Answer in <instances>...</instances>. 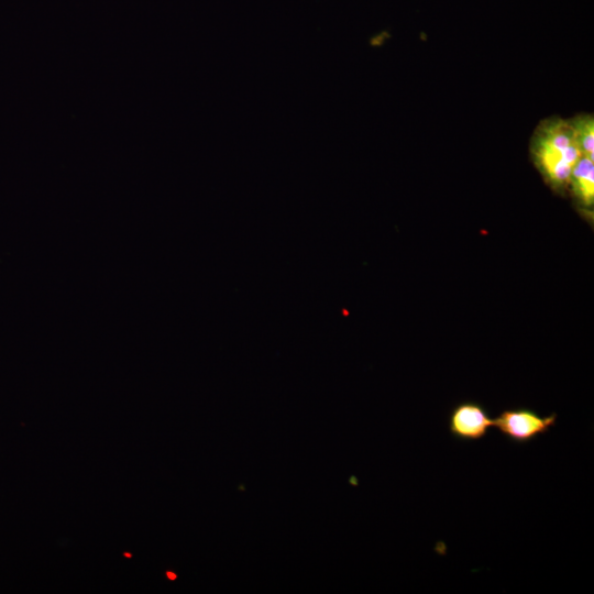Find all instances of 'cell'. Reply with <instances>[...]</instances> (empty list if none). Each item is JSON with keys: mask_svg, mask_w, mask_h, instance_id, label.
I'll return each instance as SVG.
<instances>
[{"mask_svg": "<svg viewBox=\"0 0 594 594\" xmlns=\"http://www.w3.org/2000/svg\"><path fill=\"white\" fill-rule=\"evenodd\" d=\"M531 139V154L546 179L558 187L568 185L573 167L583 156L569 120L548 118Z\"/></svg>", "mask_w": 594, "mask_h": 594, "instance_id": "cell-1", "label": "cell"}, {"mask_svg": "<svg viewBox=\"0 0 594 594\" xmlns=\"http://www.w3.org/2000/svg\"><path fill=\"white\" fill-rule=\"evenodd\" d=\"M569 184L584 206L594 202V161L582 156L572 169Z\"/></svg>", "mask_w": 594, "mask_h": 594, "instance_id": "cell-4", "label": "cell"}, {"mask_svg": "<svg viewBox=\"0 0 594 594\" xmlns=\"http://www.w3.org/2000/svg\"><path fill=\"white\" fill-rule=\"evenodd\" d=\"M576 143L584 157L594 161V118L592 114H579L569 120Z\"/></svg>", "mask_w": 594, "mask_h": 594, "instance_id": "cell-5", "label": "cell"}, {"mask_svg": "<svg viewBox=\"0 0 594 594\" xmlns=\"http://www.w3.org/2000/svg\"><path fill=\"white\" fill-rule=\"evenodd\" d=\"M494 425L486 408L476 402L455 405L448 417L450 435L460 441H477L485 438Z\"/></svg>", "mask_w": 594, "mask_h": 594, "instance_id": "cell-3", "label": "cell"}, {"mask_svg": "<svg viewBox=\"0 0 594 594\" xmlns=\"http://www.w3.org/2000/svg\"><path fill=\"white\" fill-rule=\"evenodd\" d=\"M557 421V414L540 416L529 408L504 409L494 418V427L507 440L525 444L546 435Z\"/></svg>", "mask_w": 594, "mask_h": 594, "instance_id": "cell-2", "label": "cell"}, {"mask_svg": "<svg viewBox=\"0 0 594 594\" xmlns=\"http://www.w3.org/2000/svg\"><path fill=\"white\" fill-rule=\"evenodd\" d=\"M166 575L170 581H174L177 578V575L174 572H170V571H167Z\"/></svg>", "mask_w": 594, "mask_h": 594, "instance_id": "cell-6", "label": "cell"}]
</instances>
